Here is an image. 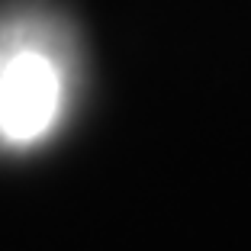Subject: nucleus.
Here are the masks:
<instances>
[{
    "label": "nucleus",
    "instance_id": "f257e3e1",
    "mask_svg": "<svg viewBox=\"0 0 251 251\" xmlns=\"http://www.w3.org/2000/svg\"><path fill=\"white\" fill-rule=\"evenodd\" d=\"M55 110V74L36 55H23L0 77V126L10 135L39 132Z\"/></svg>",
    "mask_w": 251,
    "mask_h": 251
}]
</instances>
